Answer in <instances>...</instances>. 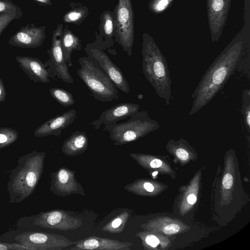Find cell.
Instances as JSON below:
<instances>
[{
    "label": "cell",
    "mask_w": 250,
    "mask_h": 250,
    "mask_svg": "<svg viewBox=\"0 0 250 250\" xmlns=\"http://www.w3.org/2000/svg\"><path fill=\"white\" fill-rule=\"evenodd\" d=\"M16 60L31 80L35 83L50 82L47 67L40 59L32 57L17 56Z\"/></svg>",
    "instance_id": "cell-16"
},
{
    "label": "cell",
    "mask_w": 250,
    "mask_h": 250,
    "mask_svg": "<svg viewBox=\"0 0 250 250\" xmlns=\"http://www.w3.org/2000/svg\"><path fill=\"white\" fill-rule=\"evenodd\" d=\"M140 109V104L136 103H124L116 104L102 112L99 118L89 123L97 129L103 125L117 123V122L130 117Z\"/></svg>",
    "instance_id": "cell-13"
},
{
    "label": "cell",
    "mask_w": 250,
    "mask_h": 250,
    "mask_svg": "<svg viewBox=\"0 0 250 250\" xmlns=\"http://www.w3.org/2000/svg\"><path fill=\"white\" fill-rule=\"evenodd\" d=\"M22 15L14 12H5L0 14V36L2 32L10 22L15 20L19 19Z\"/></svg>",
    "instance_id": "cell-23"
},
{
    "label": "cell",
    "mask_w": 250,
    "mask_h": 250,
    "mask_svg": "<svg viewBox=\"0 0 250 250\" xmlns=\"http://www.w3.org/2000/svg\"><path fill=\"white\" fill-rule=\"evenodd\" d=\"M143 188L146 191L151 192L154 190V187L152 184L149 182H145L143 184Z\"/></svg>",
    "instance_id": "cell-35"
},
{
    "label": "cell",
    "mask_w": 250,
    "mask_h": 250,
    "mask_svg": "<svg viewBox=\"0 0 250 250\" xmlns=\"http://www.w3.org/2000/svg\"><path fill=\"white\" fill-rule=\"evenodd\" d=\"M6 93L2 80L0 78V103L5 101Z\"/></svg>",
    "instance_id": "cell-32"
},
{
    "label": "cell",
    "mask_w": 250,
    "mask_h": 250,
    "mask_svg": "<svg viewBox=\"0 0 250 250\" xmlns=\"http://www.w3.org/2000/svg\"><path fill=\"white\" fill-rule=\"evenodd\" d=\"M61 43L65 61L69 67L72 66L71 55L74 50H81L80 41L72 33L67 32L62 38Z\"/></svg>",
    "instance_id": "cell-18"
},
{
    "label": "cell",
    "mask_w": 250,
    "mask_h": 250,
    "mask_svg": "<svg viewBox=\"0 0 250 250\" xmlns=\"http://www.w3.org/2000/svg\"><path fill=\"white\" fill-rule=\"evenodd\" d=\"M162 164L161 160L157 159L152 160L149 163V166L152 168H158L160 167Z\"/></svg>",
    "instance_id": "cell-34"
},
{
    "label": "cell",
    "mask_w": 250,
    "mask_h": 250,
    "mask_svg": "<svg viewBox=\"0 0 250 250\" xmlns=\"http://www.w3.org/2000/svg\"><path fill=\"white\" fill-rule=\"evenodd\" d=\"M88 139L85 132H74L62 144V152L66 156H76L83 153L88 148Z\"/></svg>",
    "instance_id": "cell-17"
},
{
    "label": "cell",
    "mask_w": 250,
    "mask_h": 250,
    "mask_svg": "<svg viewBox=\"0 0 250 250\" xmlns=\"http://www.w3.org/2000/svg\"><path fill=\"white\" fill-rule=\"evenodd\" d=\"M31 250L29 248L17 242L12 243L0 242V250Z\"/></svg>",
    "instance_id": "cell-25"
},
{
    "label": "cell",
    "mask_w": 250,
    "mask_h": 250,
    "mask_svg": "<svg viewBox=\"0 0 250 250\" xmlns=\"http://www.w3.org/2000/svg\"><path fill=\"white\" fill-rule=\"evenodd\" d=\"M14 12L22 16L21 9L10 0H0V14Z\"/></svg>",
    "instance_id": "cell-24"
},
{
    "label": "cell",
    "mask_w": 250,
    "mask_h": 250,
    "mask_svg": "<svg viewBox=\"0 0 250 250\" xmlns=\"http://www.w3.org/2000/svg\"><path fill=\"white\" fill-rule=\"evenodd\" d=\"M62 25H59L54 31L52 45L49 52V60L44 64L47 66L49 76L56 80V77L67 83H74V79L69 73V66L65 61L62 48Z\"/></svg>",
    "instance_id": "cell-8"
},
{
    "label": "cell",
    "mask_w": 250,
    "mask_h": 250,
    "mask_svg": "<svg viewBox=\"0 0 250 250\" xmlns=\"http://www.w3.org/2000/svg\"><path fill=\"white\" fill-rule=\"evenodd\" d=\"M132 245L129 242L93 236L77 241L76 244L64 250H129Z\"/></svg>",
    "instance_id": "cell-14"
},
{
    "label": "cell",
    "mask_w": 250,
    "mask_h": 250,
    "mask_svg": "<svg viewBox=\"0 0 250 250\" xmlns=\"http://www.w3.org/2000/svg\"><path fill=\"white\" fill-rule=\"evenodd\" d=\"M50 190L56 196L64 197L72 194L85 196L83 187L77 181L75 171L61 167L50 174Z\"/></svg>",
    "instance_id": "cell-9"
},
{
    "label": "cell",
    "mask_w": 250,
    "mask_h": 250,
    "mask_svg": "<svg viewBox=\"0 0 250 250\" xmlns=\"http://www.w3.org/2000/svg\"><path fill=\"white\" fill-rule=\"evenodd\" d=\"M223 4V0H213L212 6L215 11H219L222 9Z\"/></svg>",
    "instance_id": "cell-33"
},
{
    "label": "cell",
    "mask_w": 250,
    "mask_h": 250,
    "mask_svg": "<svg viewBox=\"0 0 250 250\" xmlns=\"http://www.w3.org/2000/svg\"><path fill=\"white\" fill-rule=\"evenodd\" d=\"M14 239L31 250H62L77 243L62 235L33 230L17 234Z\"/></svg>",
    "instance_id": "cell-7"
},
{
    "label": "cell",
    "mask_w": 250,
    "mask_h": 250,
    "mask_svg": "<svg viewBox=\"0 0 250 250\" xmlns=\"http://www.w3.org/2000/svg\"><path fill=\"white\" fill-rule=\"evenodd\" d=\"M167 3V1L166 0H162L159 2L157 7L159 9H161V8L165 7Z\"/></svg>",
    "instance_id": "cell-38"
},
{
    "label": "cell",
    "mask_w": 250,
    "mask_h": 250,
    "mask_svg": "<svg viewBox=\"0 0 250 250\" xmlns=\"http://www.w3.org/2000/svg\"><path fill=\"white\" fill-rule=\"evenodd\" d=\"M45 26L36 27L32 23L21 27L9 39L11 45L24 48L40 46L45 38Z\"/></svg>",
    "instance_id": "cell-12"
},
{
    "label": "cell",
    "mask_w": 250,
    "mask_h": 250,
    "mask_svg": "<svg viewBox=\"0 0 250 250\" xmlns=\"http://www.w3.org/2000/svg\"><path fill=\"white\" fill-rule=\"evenodd\" d=\"M86 51L88 56L99 62L117 88L125 93L129 92V83L123 73L102 50L91 47L86 49Z\"/></svg>",
    "instance_id": "cell-11"
},
{
    "label": "cell",
    "mask_w": 250,
    "mask_h": 250,
    "mask_svg": "<svg viewBox=\"0 0 250 250\" xmlns=\"http://www.w3.org/2000/svg\"><path fill=\"white\" fill-rule=\"evenodd\" d=\"M82 16V14L80 12H71L66 16L65 20L69 21H74L80 19Z\"/></svg>",
    "instance_id": "cell-31"
},
{
    "label": "cell",
    "mask_w": 250,
    "mask_h": 250,
    "mask_svg": "<svg viewBox=\"0 0 250 250\" xmlns=\"http://www.w3.org/2000/svg\"><path fill=\"white\" fill-rule=\"evenodd\" d=\"M241 113L246 129H250V91L245 89L242 94Z\"/></svg>",
    "instance_id": "cell-22"
},
{
    "label": "cell",
    "mask_w": 250,
    "mask_h": 250,
    "mask_svg": "<svg viewBox=\"0 0 250 250\" xmlns=\"http://www.w3.org/2000/svg\"><path fill=\"white\" fill-rule=\"evenodd\" d=\"M19 134L17 130L8 127L0 128V149L8 146L16 141Z\"/></svg>",
    "instance_id": "cell-21"
},
{
    "label": "cell",
    "mask_w": 250,
    "mask_h": 250,
    "mask_svg": "<svg viewBox=\"0 0 250 250\" xmlns=\"http://www.w3.org/2000/svg\"><path fill=\"white\" fill-rule=\"evenodd\" d=\"M44 152L33 150L20 157L7 184L10 203H20L33 193L43 172Z\"/></svg>",
    "instance_id": "cell-2"
},
{
    "label": "cell",
    "mask_w": 250,
    "mask_h": 250,
    "mask_svg": "<svg viewBox=\"0 0 250 250\" xmlns=\"http://www.w3.org/2000/svg\"><path fill=\"white\" fill-rule=\"evenodd\" d=\"M175 153L177 157L183 161L188 160L189 157L188 152L184 148L182 147H177Z\"/></svg>",
    "instance_id": "cell-29"
},
{
    "label": "cell",
    "mask_w": 250,
    "mask_h": 250,
    "mask_svg": "<svg viewBox=\"0 0 250 250\" xmlns=\"http://www.w3.org/2000/svg\"><path fill=\"white\" fill-rule=\"evenodd\" d=\"M145 242L152 247H156L159 243L160 241L155 236L151 234L147 235L145 238Z\"/></svg>",
    "instance_id": "cell-27"
},
{
    "label": "cell",
    "mask_w": 250,
    "mask_h": 250,
    "mask_svg": "<svg viewBox=\"0 0 250 250\" xmlns=\"http://www.w3.org/2000/svg\"><path fill=\"white\" fill-rule=\"evenodd\" d=\"M49 93L54 100L64 107L70 106L75 103L73 95L62 88H51Z\"/></svg>",
    "instance_id": "cell-20"
},
{
    "label": "cell",
    "mask_w": 250,
    "mask_h": 250,
    "mask_svg": "<svg viewBox=\"0 0 250 250\" xmlns=\"http://www.w3.org/2000/svg\"><path fill=\"white\" fill-rule=\"evenodd\" d=\"M82 224L81 219L70 215L65 210L54 209L21 217L16 226L24 229L42 228L69 231L77 229Z\"/></svg>",
    "instance_id": "cell-6"
},
{
    "label": "cell",
    "mask_w": 250,
    "mask_h": 250,
    "mask_svg": "<svg viewBox=\"0 0 250 250\" xmlns=\"http://www.w3.org/2000/svg\"><path fill=\"white\" fill-rule=\"evenodd\" d=\"M127 121L105 125L104 131L109 133V137L115 146H120L137 140L160 128L159 123L150 118L146 111H138Z\"/></svg>",
    "instance_id": "cell-5"
},
{
    "label": "cell",
    "mask_w": 250,
    "mask_h": 250,
    "mask_svg": "<svg viewBox=\"0 0 250 250\" xmlns=\"http://www.w3.org/2000/svg\"><path fill=\"white\" fill-rule=\"evenodd\" d=\"M158 174V172L157 171H154L152 173V175L153 176H156L157 174Z\"/></svg>",
    "instance_id": "cell-39"
},
{
    "label": "cell",
    "mask_w": 250,
    "mask_h": 250,
    "mask_svg": "<svg viewBox=\"0 0 250 250\" xmlns=\"http://www.w3.org/2000/svg\"><path fill=\"white\" fill-rule=\"evenodd\" d=\"M113 21L112 19L109 14H106L104 18V31L105 34L109 35L112 34L113 31Z\"/></svg>",
    "instance_id": "cell-26"
},
{
    "label": "cell",
    "mask_w": 250,
    "mask_h": 250,
    "mask_svg": "<svg viewBox=\"0 0 250 250\" xmlns=\"http://www.w3.org/2000/svg\"><path fill=\"white\" fill-rule=\"evenodd\" d=\"M128 218L129 213L124 211L104 226L102 230L112 233L122 232L125 229Z\"/></svg>",
    "instance_id": "cell-19"
},
{
    "label": "cell",
    "mask_w": 250,
    "mask_h": 250,
    "mask_svg": "<svg viewBox=\"0 0 250 250\" xmlns=\"http://www.w3.org/2000/svg\"><path fill=\"white\" fill-rule=\"evenodd\" d=\"M142 55V70L145 77L157 95L169 105L172 82L166 59L155 47L148 44L144 45Z\"/></svg>",
    "instance_id": "cell-3"
},
{
    "label": "cell",
    "mask_w": 250,
    "mask_h": 250,
    "mask_svg": "<svg viewBox=\"0 0 250 250\" xmlns=\"http://www.w3.org/2000/svg\"><path fill=\"white\" fill-rule=\"evenodd\" d=\"M239 50H229L222 54L210 65L191 95L193 100L188 115L198 112L208 104L224 88L242 59Z\"/></svg>",
    "instance_id": "cell-1"
},
{
    "label": "cell",
    "mask_w": 250,
    "mask_h": 250,
    "mask_svg": "<svg viewBox=\"0 0 250 250\" xmlns=\"http://www.w3.org/2000/svg\"><path fill=\"white\" fill-rule=\"evenodd\" d=\"M42 5H49L51 4L50 0H34Z\"/></svg>",
    "instance_id": "cell-37"
},
{
    "label": "cell",
    "mask_w": 250,
    "mask_h": 250,
    "mask_svg": "<svg viewBox=\"0 0 250 250\" xmlns=\"http://www.w3.org/2000/svg\"><path fill=\"white\" fill-rule=\"evenodd\" d=\"M77 118V111L70 109L52 118L39 126L34 132L36 137H43L50 135L58 136L63 129L67 127Z\"/></svg>",
    "instance_id": "cell-15"
},
{
    "label": "cell",
    "mask_w": 250,
    "mask_h": 250,
    "mask_svg": "<svg viewBox=\"0 0 250 250\" xmlns=\"http://www.w3.org/2000/svg\"><path fill=\"white\" fill-rule=\"evenodd\" d=\"M222 184L225 188L230 189L233 185L232 175L229 173L225 174L223 179Z\"/></svg>",
    "instance_id": "cell-30"
},
{
    "label": "cell",
    "mask_w": 250,
    "mask_h": 250,
    "mask_svg": "<svg viewBox=\"0 0 250 250\" xmlns=\"http://www.w3.org/2000/svg\"><path fill=\"white\" fill-rule=\"evenodd\" d=\"M132 11L130 0H119L117 9L118 42L127 55L132 56L133 42Z\"/></svg>",
    "instance_id": "cell-10"
},
{
    "label": "cell",
    "mask_w": 250,
    "mask_h": 250,
    "mask_svg": "<svg viewBox=\"0 0 250 250\" xmlns=\"http://www.w3.org/2000/svg\"><path fill=\"white\" fill-rule=\"evenodd\" d=\"M77 73L95 100L101 102L118 101L119 91L99 62L90 57L79 58Z\"/></svg>",
    "instance_id": "cell-4"
},
{
    "label": "cell",
    "mask_w": 250,
    "mask_h": 250,
    "mask_svg": "<svg viewBox=\"0 0 250 250\" xmlns=\"http://www.w3.org/2000/svg\"><path fill=\"white\" fill-rule=\"evenodd\" d=\"M187 200L189 204L193 205L196 203L197 198L194 194H190L187 198Z\"/></svg>",
    "instance_id": "cell-36"
},
{
    "label": "cell",
    "mask_w": 250,
    "mask_h": 250,
    "mask_svg": "<svg viewBox=\"0 0 250 250\" xmlns=\"http://www.w3.org/2000/svg\"><path fill=\"white\" fill-rule=\"evenodd\" d=\"M180 229L179 225L171 224L166 226L164 228V232L167 234H173L177 233Z\"/></svg>",
    "instance_id": "cell-28"
}]
</instances>
